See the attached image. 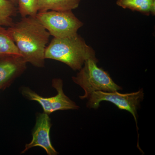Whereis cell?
I'll return each instance as SVG.
<instances>
[{
    "label": "cell",
    "instance_id": "6da1fadb",
    "mask_svg": "<svg viewBox=\"0 0 155 155\" xmlns=\"http://www.w3.org/2000/svg\"><path fill=\"white\" fill-rule=\"evenodd\" d=\"M7 29L26 63L44 67L45 51L51 35L36 17H22Z\"/></svg>",
    "mask_w": 155,
    "mask_h": 155
},
{
    "label": "cell",
    "instance_id": "7a4b0ae2",
    "mask_svg": "<svg viewBox=\"0 0 155 155\" xmlns=\"http://www.w3.org/2000/svg\"><path fill=\"white\" fill-rule=\"evenodd\" d=\"M45 57L62 62L74 71H79L87 60L98 61L94 50L78 33L66 37L54 38L46 48Z\"/></svg>",
    "mask_w": 155,
    "mask_h": 155
},
{
    "label": "cell",
    "instance_id": "3957f363",
    "mask_svg": "<svg viewBox=\"0 0 155 155\" xmlns=\"http://www.w3.org/2000/svg\"><path fill=\"white\" fill-rule=\"evenodd\" d=\"M98 61L87 60L76 76L72 77L73 82L79 85L84 91V94L79 96L81 100L87 99L94 91L114 92L122 90L109 73L98 67Z\"/></svg>",
    "mask_w": 155,
    "mask_h": 155
},
{
    "label": "cell",
    "instance_id": "277c9868",
    "mask_svg": "<svg viewBox=\"0 0 155 155\" xmlns=\"http://www.w3.org/2000/svg\"><path fill=\"white\" fill-rule=\"evenodd\" d=\"M36 17L54 38L75 35L83 25L72 11L38 12Z\"/></svg>",
    "mask_w": 155,
    "mask_h": 155
},
{
    "label": "cell",
    "instance_id": "5b68a950",
    "mask_svg": "<svg viewBox=\"0 0 155 155\" xmlns=\"http://www.w3.org/2000/svg\"><path fill=\"white\" fill-rule=\"evenodd\" d=\"M144 92L143 89L138 91L128 94H121L118 91L114 92L94 91L90 95L87 103V107L89 109H97L100 107V103L103 101L114 104L119 109L130 112L135 120L137 134V147L139 146V134L137 126V111L140 108V103L143 101Z\"/></svg>",
    "mask_w": 155,
    "mask_h": 155
},
{
    "label": "cell",
    "instance_id": "8992f818",
    "mask_svg": "<svg viewBox=\"0 0 155 155\" xmlns=\"http://www.w3.org/2000/svg\"><path fill=\"white\" fill-rule=\"evenodd\" d=\"M52 85L57 91V94L54 97H44L26 87L21 88V93L25 98L39 104L44 113L49 115L58 110L79 109V107L64 93L62 79L54 78L52 81Z\"/></svg>",
    "mask_w": 155,
    "mask_h": 155
},
{
    "label": "cell",
    "instance_id": "52a82bcc",
    "mask_svg": "<svg viewBox=\"0 0 155 155\" xmlns=\"http://www.w3.org/2000/svg\"><path fill=\"white\" fill-rule=\"evenodd\" d=\"M51 125L49 115L44 112L38 113L36 115L35 125L32 131V140L29 143L25 145V149L21 153H24L31 148L39 147L42 148L48 155L58 154L52 145L50 138Z\"/></svg>",
    "mask_w": 155,
    "mask_h": 155
},
{
    "label": "cell",
    "instance_id": "ba28073f",
    "mask_svg": "<svg viewBox=\"0 0 155 155\" xmlns=\"http://www.w3.org/2000/svg\"><path fill=\"white\" fill-rule=\"evenodd\" d=\"M26 63L19 56H0V88L8 87L25 70Z\"/></svg>",
    "mask_w": 155,
    "mask_h": 155
},
{
    "label": "cell",
    "instance_id": "9c48e42d",
    "mask_svg": "<svg viewBox=\"0 0 155 155\" xmlns=\"http://www.w3.org/2000/svg\"><path fill=\"white\" fill-rule=\"evenodd\" d=\"M81 0H38V12L49 11H72L79 7Z\"/></svg>",
    "mask_w": 155,
    "mask_h": 155
},
{
    "label": "cell",
    "instance_id": "30bf717a",
    "mask_svg": "<svg viewBox=\"0 0 155 155\" xmlns=\"http://www.w3.org/2000/svg\"><path fill=\"white\" fill-rule=\"evenodd\" d=\"M116 4L122 8L140 12L147 16L155 15V0H117Z\"/></svg>",
    "mask_w": 155,
    "mask_h": 155
},
{
    "label": "cell",
    "instance_id": "8fae6325",
    "mask_svg": "<svg viewBox=\"0 0 155 155\" xmlns=\"http://www.w3.org/2000/svg\"><path fill=\"white\" fill-rule=\"evenodd\" d=\"M17 6L9 0H0V27L13 25V17L17 14Z\"/></svg>",
    "mask_w": 155,
    "mask_h": 155
},
{
    "label": "cell",
    "instance_id": "7c38bea8",
    "mask_svg": "<svg viewBox=\"0 0 155 155\" xmlns=\"http://www.w3.org/2000/svg\"><path fill=\"white\" fill-rule=\"evenodd\" d=\"M19 56V50L7 29L0 27V56Z\"/></svg>",
    "mask_w": 155,
    "mask_h": 155
},
{
    "label": "cell",
    "instance_id": "4fadbf2b",
    "mask_svg": "<svg viewBox=\"0 0 155 155\" xmlns=\"http://www.w3.org/2000/svg\"><path fill=\"white\" fill-rule=\"evenodd\" d=\"M18 8L21 17H35L38 13V0H18Z\"/></svg>",
    "mask_w": 155,
    "mask_h": 155
},
{
    "label": "cell",
    "instance_id": "5bb4252c",
    "mask_svg": "<svg viewBox=\"0 0 155 155\" xmlns=\"http://www.w3.org/2000/svg\"><path fill=\"white\" fill-rule=\"evenodd\" d=\"M9 1H11V2L13 3L15 6L17 7L18 5V0H9Z\"/></svg>",
    "mask_w": 155,
    "mask_h": 155
},
{
    "label": "cell",
    "instance_id": "9a60e30c",
    "mask_svg": "<svg viewBox=\"0 0 155 155\" xmlns=\"http://www.w3.org/2000/svg\"><path fill=\"white\" fill-rule=\"evenodd\" d=\"M1 90V88H0V90Z\"/></svg>",
    "mask_w": 155,
    "mask_h": 155
}]
</instances>
